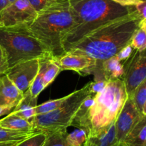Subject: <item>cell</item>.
Here are the masks:
<instances>
[{
  "label": "cell",
  "mask_w": 146,
  "mask_h": 146,
  "mask_svg": "<svg viewBox=\"0 0 146 146\" xmlns=\"http://www.w3.org/2000/svg\"><path fill=\"white\" fill-rule=\"evenodd\" d=\"M115 123L97 135L88 139L96 146H120L116 137Z\"/></svg>",
  "instance_id": "18"
},
{
  "label": "cell",
  "mask_w": 146,
  "mask_h": 146,
  "mask_svg": "<svg viewBox=\"0 0 146 146\" xmlns=\"http://www.w3.org/2000/svg\"><path fill=\"white\" fill-rule=\"evenodd\" d=\"M61 72L56 60L53 57L39 59V70L32 84L29 89L34 97H38L40 93L54 82Z\"/></svg>",
  "instance_id": "11"
},
{
  "label": "cell",
  "mask_w": 146,
  "mask_h": 146,
  "mask_svg": "<svg viewBox=\"0 0 146 146\" xmlns=\"http://www.w3.org/2000/svg\"><path fill=\"white\" fill-rule=\"evenodd\" d=\"M68 97V94L65 96V97H61V98L49 100V101L42 103V104H39V105H37L36 107V115L47 114V113H49L51 112L54 111L56 109L59 107L66 100Z\"/></svg>",
  "instance_id": "21"
},
{
  "label": "cell",
  "mask_w": 146,
  "mask_h": 146,
  "mask_svg": "<svg viewBox=\"0 0 146 146\" xmlns=\"http://www.w3.org/2000/svg\"><path fill=\"white\" fill-rule=\"evenodd\" d=\"M91 94L90 82L78 90L68 94L65 102L54 111L44 115H36L31 123L34 130L49 134L61 130H67L84 100Z\"/></svg>",
  "instance_id": "6"
},
{
  "label": "cell",
  "mask_w": 146,
  "mask_h": 146,
  "mask_svg": "<svg viewBox=\"0 0 146 146\" xmlns=\"http://www.w3.org/2000/svg\"><path fill=\"white\" fill-rule=\"evenodd\" d=\"M123 7H136L143 2L142 0H111Z\"/></svg>",
  "instance_id": "30"
},
{
  "label": "cell",
  "mask_w": 146,
  "mask_h": 146,
  "mask_svg": "<svg viewBox=\"0 0 146 146\" xmlns=\"http://www.w3.org/2000/svg\"><path fill=\"white\" fill-rule=\"evenodd\" d=\"M8 60L5 50L0 45V76L5 74L9 70Z\"/></svg>",
  "instance_id": "26"
},
{
  "label": "cell",
  "mask_w": 146,
  "mask_h": 146,
  "mask_svg": "<svg viewBox=\"0 0 146 146\" xmlns=\"http://www.w3.org/2000/svg\"><path fill=\"white\" fill-rule=\"evenodd\" d=\"M48 137V134L42 132L34 133L25 140L19 142L15 146H44Z\"/></svg>",
  "instance_id": "23"
},
{
  "label": "cell",
  "mask_w": 146,
  "mask_h": 146,
  "mask_svg": "<svg viewBox=\"0 0 146 146\" xmlns=\"http://www.w3.org/2000/svg\"><path fill=\"white\" fill-rule=\"evenodd\" d=\"M141 27H143V28L144 29V30H145V32H146V22L145 23V24H143V25H141Z\"/></svg>",
  "instance_id": "37"
},
{
  "label": "cell",
  "mask_w": 146,
  "mask_h": 146,
  "mask_svg": "<svg viewBox=\"0 0 146 146\" xmlns=\"http://www.w3.org/2000/svg\"><path fill=\"white\" fill-rule=\"evenodd\" d=\"M0 127L23 132H36L29 121L12 112L0 120Z\"/></svg>",
  "instance_id": "17"
},
{
  "label": "cell",
  "mask_w": 146,
  "mask_h": 146,
  "mask_svg": "<svg viewBox=\"0 0 146 146\" xmlns=\"http://www.w3.org/2000/svg\"><path fill=\"white\" fill-rule=\"evenodd\" d=\"M88 140V134L84 130L77 128L71 133H67L66 140L70 146H83Z\"/></svg>",
  "instance_id": "20"
},
{
  "label": "cell",
  "mask_w": 146,
  "mask_h": 146,
  "mask_svg": "<svg viewBox=\"0 0 146 146\" xmlns=\"http://www.w3.org/2000/svg\"><path fill=\"white\" fill-rule=\"evenodd\" d=\"M123 75L128 97H131L135 89L146 79V49L134 50L129 58L123 63Z\"/></svg>",
  "instance_id": "7"
},
{
  "label": "cell",
  "mask_w": 146,
  "mask_h": 146,
  "mask_svg": "<svg viewBox=\"0 0 146 146\" xmlns=\"http://www.w3.org/2000/svg\"><path fill=\"white\" fill-rule=\"evenodd\" d=\"M142 1H145V0H142Z\"/></svg>",
  "instance_id": "40"
},
{
  "label": "cell",
  "mask_w": 146,
  "mask_h": 146,
  "mask_svg": "<svg viewBox=\"0 0 146 146\" xmlns=\"http://www.w3.org/2000/svg\"><path fill=\"white\" fill-rule=\"evenodd\" d=\"M74 25L70 1L48 4L28 27L55 60L65 54L63 39Z\"/></svg>",
  "instance_id": "4"
},
{
  "label": "cell",
  "mask_w": 146,
  "mask_h": 146,
  "mask_svg": "<svg viewBox=\"0 0 146 146\" xmlns=\"http://www.w3.org/2000/svg\"><path fill=\"white\" fill-rule=\"evenodd\" d=\"M39 70V59L21 62L9 69L7 77L22 92H26L32 84Z\"/></svg>",
  "instance_id": "9"
},
{
  "label": "cell",
  "mask_w": 146,
  "mask_h": 146,
  "mask_svg": "<svg viewBox=\"0 0 146 146\" xmlns=\"http://www.w3.org/2000/svg\"><path fill=\"white\" fill-rule=\"evenodd\" d=\"M37 99L38 97H34L29 90H28L24 93L21 100L11 112L31 123L36 116Z\"/></svg>",
  "instance_id": "14"
},
{
  "label": "cell",
  "mask_w": 146,
  "mask_h": 146,
  "mask_svg": "<svg viewBox=\"0 0 146 146\" xmlns=\"http://www.w3.org/2000/svg\"><path fill=\"white\" fill-rule=\"evenodd\" d=\"M141 21L136 10L96 29L67 52L85 54L101 64L130 44L133 36L140 27Z\"/></svg>",
  "instance_id": "2"
},
{
  "label": "cell",
  "mask_w": 146,
  "mask_h": 146,
  "mask_svg": "<svg viewBox=\"0 0 146 146\" xmlns=\"http://www.w3.org/2000/svg\"><path fill=\"white\" fill-rule=\"evenodd\" d=\"M130 98L132 99L135 107L143 114V108L146 100V79L138 85Z\"/></svg>",
  "instance_id": "22"
},
{
  "label": "cell",
  "mask_w": 146,
  "mask_h": 146,
  "mask_svg": "<svg viewBox=\"0 0 146 146\" xmlns=\"http://www.w3.org/2000/svg\"><path fill=\"white\" fill-rule=\"evenodd\" d=\"M67 130L56 131L48 134V137L44 146H70L66 140Z\"/></svg>",
  "instance_id": "24"
},
{
  "label": "cell",
  "mask_w": 146,
  "mask_h": 146,
  "mask_svg": "<svg viewBox=\"0 0 146 146\" xmlns=\"http://www.w3.org/2000/svg\"><path fill=\"white\" fill-rule=\"evenodd\" d=\"M130 45L134 50H144L146 49V32L143 27H140L133 34Z\"/></svg>",
  "instance_id": "25"
},
{
  "label": "cell",
  "mask_w": 146,
  "mask_h": 146,
  "mask_svg": "<svg viewBox=\"0 0 146 146\" xmlns=\"http://www.w3.org/2000/svg\"><path fill=\"white\" fill-rule=\"evenodd\" d=\"M135 8L141 17V24H140V27H141V25L146 22V0L143 1V2L139 5L136 6Z\"/></svg>",
  "instance_id": "29"
},
{
  "label": "cell",
  "mask_w": 146,
  "mask_h": 146,
  "mask_svg": "<svg viewBox=\"0 0 146 146\" xmlns=\"http://www.w3.org/2000/svg\"><path fill=\"white\" fill-rule=\"evenodd\" d=\"M56 60L61 68V71L73 70L83 76L95 74L101 65L91 57L71 52H66Z\"/></svg>",
  "instance_id": "10"
},
{
  "label": "cell",
  "mask_w": 146,
  "mask_h": 146,
  "mask_svg": "<svg viewBox=\"0 0 146 146\" xmlns=\"http://www.w3.org/2000/svg\"><path fill=\"white\" fill-rule=\"evenodd\" d=\"M14 145L15 144H14V143H0V146H12Z\"/></svg>",
  "instance_id": "35"
},
{
  "label": "cell",
  "mask_w": 146,
  "mask_h": 146,
  "mask_svg": "<svg viewBox=\"0 0 146 146\" xmlns=\"http://www.w3.org/2000/svg\"><path fill=\"white\" fill-rule=\"evenodd\" d=\"M48 4H56V3H63L66 2V1H70L71 0H47Z\"/></svg>",
  "instance_id": "33"
},
{
  "label": "cell",
  "mask_w": 146,
  "mask_h": 146,
  "mask_svg": "<svg viewBox=\"0 0 146 146\" xmlns=\"http://www.w3.org/2000/svg\"><path fill=\"white\" fill-rule=\"evenodd\" d=\"M24 96L7 74L0 76V106L14 107Z\"/></svg>",
  "instance_id": "13"
},
{
  "label": "cell",
  "mask_w": 146,
  "mask_h": 146,
  "mask_svg": "<svg viewBox=\"0 0 146 146\" xmlns=\"http://www.w3.org/2000/svg\"><path fill=\"white\" fill-rule=\"evenodd\" d=\"M83 146H96V145L95 144H94L92 142L90 141V140L88 139V140H87V141L86 142L85 144H84Z\"/></svg>",
  "instance_id": "34"
},
{
  "label": "cell",
  "mask_w": 146,
  "mask_h": 146,
  "mask_svg": "<svg viewBox=\"0 0 146 146\" xmlns=\"http://www.w3.org/2000/svg\"><path fill=\"white\" fill-rule=\"evenodd\" d=\"M143 115V114L137 109L132 99L128 97L115 123L116 137L120 146Z\"/></svg>",
  "instance_id": "12"
},
{
  "label": "cell",
  "mask_w": 146,
  "mask_h": 146,
  "mask_svg": "<svg viewBox=\"0 0 146 146\" xmlns=\"http://www.w3.org/2000/svg\"><path fill=\"white\" fill-rule=\"evenodd\" d=\"M13 107H1L0 106V117L4 115H8L13 110Z\"/></svg>",
  "instance_id": "31"
},
{
  "label": "cell",
  "mask_w": 146,
  "mask_h": 146,
  "mask_svg": "<svg viewBox=\"0 0 146 146\" xmlns=\"http://www.w3.org/2000/svg\"><path fill=\"white\" fill-rule=\"evenodd\" d=\"M9 5L7 0H0V12Z\"/></svg>",
  "instance_id": "32"
},
{
  "label": "cell",
  "mask_w": 146,
  "mask_h": 146,
  "mask_svg": "<svg viewBox=\"0 0 146 146\" xmlns=\"http://www.w3.org/2000/svg\"><path fill=\"white\" fill-rule=\"evenodd\" d=\"M128 98L123 80L108 81L103 90L84 100L71 126L85 130L88 137H94L115 123Z\"/></svg>",
  "instance_id": "1"
},
{
  "label": "cell",
  "mask_w": 146,
  "mask_h": 146,
  "mask_svg": "<svg viewBox=\"0 0 146 146\" xmlns=\"http://www.w3.org/2000/svg\"><path fill=\"white\" fill-rule=\"evenodd\" d=\"M133 51L134 49L133 48L130 44H128L126 47L123 48L122 50L116 54V56L118 58V60L123 64V63L129 58L130 56H131V54H132V53L133 52Z\"/></svg>",
  "instance_id": "27"
},
{
  "label": "cell",
  "mask_w": 146,
  "mask_h": 146,
  "mask_svg": "<svg viewBox=\"0 0 146 146\" xmlns=\"http://www.w3.org/2000/svg\"><path fill=\"white\" fill-rule=\"evenodd\" d=\"M143 114L145 115H146V100H145V104H144L143 108Z\"/></svg>",
  "instance_id": "36"
},
{
  "label": "cell",
  "mask_w": 146,
  "mask_h": 146,
  "mask_svg": "<svg viewBox=\"0 0 146 146\" xmlns=\"http://www.w3.org/2000/svg\"><path fill=\"white\" fill-rule=\"evenodd\" d=\"M37 14L28 0H16L0 12V27L30 24Z\"/></svg>",
  "instance_id": "8"
},
{
  "label": "cell",
  "mask_w": 146,
  "mask_h": 146,
  "mask_svg": "<svg viewBox=\"0 0 146 146\" xmlns=\"http://www.w3.org/2000/svg\"><path fill=\"white\" fill-rule=\"evenodd\" d=\"M28 25L0 27V45L5 50L9 68L21 62L53 57Z\"/></svg>",
  "instance_id": "5"
},
{
  "label": "cell",
  "mask_w": 146,
  "mask_h": 146,
  "mask_svg": "<svg viewBox=\"0 0 146 146\" xmlns=\"http://www.w3.org/2000/svg\"><path fill=\"white\" fill-rule=\"evenodd\" d=\"M74 25L63 39L65 52L96 29L136 11L111 0H71Z\"/></svg>",
  "instance_id": "3"
},
{
  "label": "cell",
  "mask_w": 146,
  "mask_h": 146,
  "mask_svg": "<svg viewBox=\"0 0 146 146\" xmlns=\"http://www.w3.org/2000/svg\"><path fill=\"white\" fill-rule=\"evenodd\" d=\"M101 72L106 81H112L117 79L122 80L124 72L123 64L115 55L101 62Z\"/></svg>",
  "instance_id": "16"
},
{
  "label": "cell",
  "mask_w": 146,
  "mask_h": 146,
  "mask_svg": "<svg viewBox=\"0 0 146 146\" xmlns=\"http://www.w3.org/2000/svg\"><path fill=\"white\" fill-rule=\"evenodd\" d=\"M7 1H8L9 4H11V3H13L14 1H15L16 0H7Z\"/></svg>",
  "instance_id": "38"
},
{
  "label": "cell",
  "mask_w": 146,
  "mask_h": 146,
  "mask_svg": "<svg viewBox=\"0 0 146 146\" xmlns=\"http://www.w3.org/2000/svg\"><path fill=\"white\" fill-rule=\"evenodd\" d=\"M121 146H146V115L141 117Z\"/></svg>",
  "instance_id": "15"
},
{
  "label": "cell",
  "mask_w": 146,
  "mask_h": 146,
  "mask_svg": "<svg viewBox=\"0 0 146 146\" xmlns=\"http://www.w3.org/2000/svg\"><path fill=\"white\" fill-rule=\"evenodd\" d=\"M38 132H23L0 127V143H18Z\"/></svg>",
  "instance_id": "19"
},
{
  "label": "cell",
  "mask_w": 146,
  "mask_h": 146,
  "mask_svg": "<svg viewBox=\"0 0 146 146\" xmlns=\"http://www.w3.org/2000/svg\"><path fill=\"white\" fill-rule=\"evenodd\" d=\"M16 145V144H15ZM15 145H12V146H15Z\"/></svg>",
  "instance_id": "39"
},
{
  "label": "cell",
  "mask_w": 146,
  "mask_h": 146,
  "mask_svg": "<svg viewBox=\"0 0 146 146\" xmlns=\"http://www.w3.org/2000/svg\"><path fill=\"white\" fill-rule=\"evenodd\" d=\"M28 1L37 13L44 9L48 5L47 0H28Z\"/></svg>",
  "instance_id": "28"
}]
</instances>
